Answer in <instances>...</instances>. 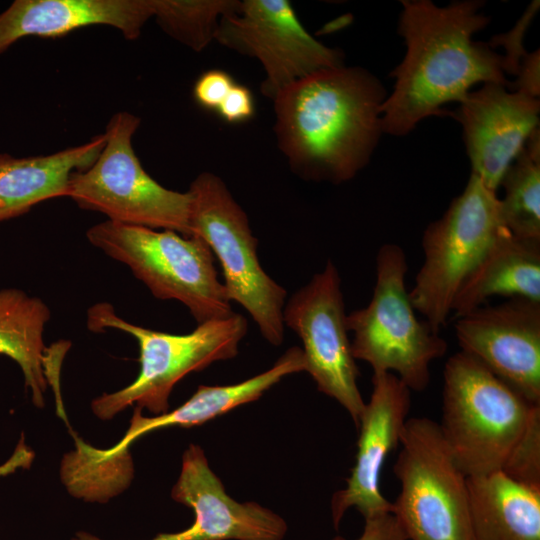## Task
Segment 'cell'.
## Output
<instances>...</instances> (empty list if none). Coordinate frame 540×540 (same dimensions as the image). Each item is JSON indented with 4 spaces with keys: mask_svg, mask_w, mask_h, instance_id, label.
<instances>
[{
    "mask_svg": "<svg viewBox=\"0 0 540 540\" xmlns=\"http://www.w3.org/2000/svg\"><path fill=\"white\" fill-rule=\"evenodd\" d=\"M171 497L193 509L194 521L184 530L151 540H282L288 530L286 521L272 510L231 498L198 445L185 450ZM71 540L103 539L79 531Z\"/></svg>",
    "mask_w": 540,
    "mask_h": 540,
    "instance_id": "14",
    "label": "cell"
},
{
    "mask_svg": "<svg viewBox=\"0 0 540 540\" xmlns=\"http://www.w3.org/2000/svg\"><path fill=\"white\" fill-rule=\"evenodd\" d=\"M215 39L260 61L261 91L272 100L310 74L344 65L343 54L311 36L287 0L239 1L221 18Z\"/></svg>",
    "mask_w": 540,
    "mask_h": 540,
    "instance_id": "12",
    "label": "cell"
},
{
    "mask_svg": "<svg viewBox=\"0 0 540 540\" xmlns=\"http://www.w3.org/2000/svg\"><path fill=\"white\" fill-rule=\"evenodd\" d=\"M153 14L154 0H16L0 13V54L24 37H62L92 25L135 40Z\"/></svg>",
    "mask_w": 540,
    "mask_h": 540,
    "instance_id": "17",
    "label": "cell"
},
{
    "mask_svg": "<svg viewBox=\"0 0 540 540\" xmlns=\"http://www.w3.org/2000/svg\"><path fill=\"white\" fill-rule=\"evenodd\" d=\"M237 0H154V14L160 28L173 39L200 52L215 39L221 18L231 12Z\"/></svg>",
    "mask_w": 540,
    "mask_h": 540,
    "instance_id": "24",
    "label": "cell"
},
{
    "mask_svg": "<svg viewBox=\"0 0 540 540\" xmlns=\"http://www.w3.org/2000/svg\"><path fill=\"white\" fill-rule=\"evenodd\" d=\"M471 540H540V489L503 472L467 477Z\"/></svg>",
    "mask_w": 540,
    "mask_h": 540,
    "instance_id": "21",
    "label": "cell"
},
{
    "mask_svg": "<svg viewBox=\"0 0 540 540\" xmlns=\"http://www.w3.org/2000/svg\"><path fill=\"white\" fill-rule=\"evenodd\" d=\"M373 390L359 420L355 465L345 488L331 500L334 527L355 507L364 517L392 512L380 491V474L387 456L398 446L411 405V390L393 373L373 374Z\"/></svg>",
    "mask_w": 540,
    "mask_h": 540,
    "instance_id": "16",
    "label": "cell"
},
{
    "mask_svg": "<svg viewBox=\"0 0 540 540\" xmlns=\"http://www.w3.org/2000/svg\"><path fill=\"white\" fill-rule=\"evenodd\" d=\"M341 279L328 261L322 272L297 290L283 308V323L302 340L308 372L317 389L347 410L356 426L365 408L357 385Z\"/></svg>",
    "mask_w": 540,
    "mask_h": 540,
    "instance_id": "11",
    "label": "cell"
},
{
    "mask_svg": "<svg viewBox=\"0 0 540 540\" xmlns=\"http://www.w3.org/2000/svg\"><path fill=\"white\" fill-rule=\"evenodd\" d=\"M140 122L126 111L110 118L104 147L90 167L72 173L67 197L112 222L190 236V194L159 184L135 153L132 139Z\"/></svg>",
    "mask_w": 540,
    "mask_h": 540,
    "instance_id": "7",
    "label": "cell"
},
{
    "mask_svg": "<svg viewBox=\"0 0 540 540\" xmlns=\"http://www.w3.org/2000/svg\"><path fill=\"white\" fill-rule=\"evenodd\" d=\"M500 212L505 228L519 239L540 241V131L534 130L504 173Z\"/></svg>",
    "mask_w": 540,
    "mask_h": 540,
    "instance_id": "23",
    "label": "cell"
},
{
    "mask_svg": "<svg viewBox=\"0 0 540 540\" xmlns=\"http://www.w3.org/2000/svg\"><path fill=\"white\" fill-rule=\"evenodd\" d=\"M333 540H346L341 536ZM358 540H408L407 534L392 513H384L365 520Z\"/></svg>",
    "mask_w": 540,
    "mask_h": 540,
    "instance_id": "29",
    "label": "cell"
},
{
    "mask_svg": "<svg viewBox=\"0 0 540 540\" xmlns=\"http://www.w3.org/2000/svg\"><path fill=\"white\" fill-rule=\"evenodd\" d=\"M381 82L344 65L310 74L274 99L275 134L291 169L305 180L334 184L365 167L383 133Z\"/></svg>",
    "mask_w": 540,
    "mask_h": 540,
    "instance_id": "2",
    "label": "cell"
},
{
    "mask_svg": "<svg viewBox=\"0 0 540 540\" xmlns=\"http://www.w3.org/2000/svg\"><path fill=\"white\" fill-rule=\"evenodd\" d=\"M105 144L104 133L53 154L14 157L0 154V222L33 206L67 197L72 173L90 167Z\"/></svg>",
    "mask_w": 540,
    "mask_h": 540,
    "instance_id": "19",
    "label": "cell"
},
{
    "mask_svg": "<svg viewBox=\"0 0 540 540\" xmlns=\"http://www.w3.org/2000/svg\"><path fill=\"white\" fill-rule=\"evenodd\" d=\"M394 465L401 490L392 514L408 540H471L467 477L457 466L440 426L407 419Z\"/></svg>",
    "mask_w": 540,
    "mask_h": 540,
    "instance_id": "10",
    "label": "cell"
},
{
    "mask_svg": "<svg viewBox=\"0 0 540 540\" xmlns=\"http://www.w3.org/2000/svg\"><path fill=\"white\" fill-rule=\"evenodd\" d=\"M233 85V78L227 72L211 69L198 77L193 87V96L201 107L217 111Z\"/></svg>",
    "mask_w": 540,
    "mask_h": 540,
    "instance_id": "27",
    "label": "cell"
},
{
    "mask_svg": "<svg viewBox=\"0 0 540 540\" xmlns=\"http://www.w3.org/2000/svg\"><path fill=\"white\" fill-rule=\"evenodd\" d=\"M494 296L540 302V241L502 233L460 285L451 311L460 317Z\"/></svg>",
    "mask_w": 540,
    "mask_h": 540,
    "instance_id": "20",
    "label": "cell"
},
{
    "mask_svg": "<svg viewBox=\"0 0 540 540\" xmlns=\"http://www.w3.org/2000/svg\"><path fill=\"white\" fill-rule=\"evenodd\" d=\"M502 472L513 480L540 489V417L532 422Z\"/></svg>",
    "mask_w": 540,
    "mask_h": 540,
    "instance_id": "25",
    "label": "cell"
},
{
    "mask_svg": "<svg viewBox=\"0 0 540 540\" xmlns=\"http://www.w3.org/2000/svg\"><path fill=\"white\" fill-rule=\"evenodd\" d=\"M507 88L501 83H483L450 114L462 126L471 173L496 193L504 173L539 123V98Z\"/></svg>",
    "mask_w": 540,
    "mask_h": 540,
    "instance_id": "15",
    "label": "cell"
},
{
    "mask_svg": "<svg viewBox=\"0 0 540 540\" xmlns=\"http://www.w3.org/2000/svg\"><path fill=\"white\" fill-rule=\"evenodd\" d=\"M301 371H306V362L302 349L295 346L289 348L270 369L245 381L224 386H199L184 404L171 412L144 417L142 409L135 406L126 434L116 445L103 449V454L113 460L124 459L130 456L129 446L146 433L169 426L201 425L257 400L283 377Z\"/></svg>",
    "mask_w": 540,
    "mask_h": 540,
    "instance_id": "18",
    "label": "cell"
},
{
    "mask_svg": "<svg viewBox=\"0 0 540 540\" xmlns=\"http://www.w3.org/2000/svg\"><path fill=\"white\" fill-rule=\"evenodd\" d=\"M406 255L397 244H383L376 255V281L369 304L346 316L353 332L354 359L373 374L393 373L411 391L429 384V367L447 351V342L426 320H419L405 286Z\"/></svg>",
    "mask_w": 540,
    "mask_h": 540,
    "instance_id": "6",
    "label": "cell"
},
{
    "mask_svg": "<svg viewBox=\"0 0 540 540\" xmlns=\"http://www.w3.org/2000/svg\"><path fill=\"white\" fill-rule=\"evenodd\" d=\"M189 227L218 259L230 301L240 304L272 345L284 337L286 290L262 268L248 217L221 178L199 174L190 184Z\"/></svg>",
    "mask_w": 540,
    "mask_h": 540,
    "instance_id": "8",
    "label": "cell"
},
{
    "mask_svg": "<svg viewBox=\"0 0 540 540\" xmlns=\"http://www.w3.org/2000/svg\"><path fill=\"white\" fill-rule=\"evenodd\" d=\"M87 327L93 332H126L139 346L140 370L136 379L123 389L103 393L91 403L98 418L109 420L131 405L155 415L168 412L169 396L176 383L213 362L234 358L248 323L243 315L234 312L198 324L188 334L176 335L130 323L119 317L111 304L101 302L88 310Z\"/></svg>",
    "mask_w": 540,
    "mask_h": 540,
    "instance_id": "4",
    "label": "cell"
},
{
    "mask_svg": "<svg viewBox=\"0 0 540 540\" xmlns=\"http://www.w3.org/2000/svg\"><path fill=\"white\" fill-rule=\"evenodd\" d=\"M14 469L12 463L9 461L4 466L0 467V475L5 474L6 472H9L10 470Z\"/></svg>",
    "mask_w": 540,
    "mask_h": 540,
    "instance_id": "31",
    "label": "cell"
},
{
    "mask_svg": "<svg viewBox=\"0 0 540 540\" xmlns=\"http://www.w3.org/2000/svg\"><path fill=\"white\" fill-rule=\"evenodd\" d=\"M538 8L539 1H534L512 30L492 39L490 47L501 45L506 49V54L503 56L504 72L517 75L521 62L528 54L522 43L524 33Z\"/></svg>",
    "mask_w": 540,
    "mask_h": 540,
    "instance_id": "26",
    "label": "cell"
},
{
    "mask_svg": "<svg viewBox=\"0 0 540 540\" xmlns=\"http://www.w3.org/2000/svg\"><path fill=\"white\" fill-rule=\"evenodd\" d=\"M51 316L38 297L20 289L0 290V354L13 359L21 368L33 404L45 405L48 380L45 372L47 348L44 329Z\"/></svg>",
    "mask_w": 540,
    "mask_h": 540,
    "instance_id": "22",
    "label": "cell"
},
{
    "mask_svg": "<svg viewBox=\"0 0 540 540\" xmlns=\"http://www.w3.org/2000/svg\"><path fill=\"white\" fill-rule=\"evenodd\" d=\"M217 112L228 123L244 122L251 118L255 112V106L249 88L234 83Z\"/></svg>",
    "mask_w": 540,
    "mask_h": 540,
    "instance_id": "28",
    "label": "cell"
},
{
    "mask_svg": "<svg viewBox=\"0 0 540 540\" xmlns=\"http://www.w3.org/2000/svg\"><path fill=\"white\" fill-rule=\"evenodd\" d=\"M454 330L462 352L540 405V302L482 305L457 317Z\"/></svg>",
    "mask_w": 540,
    "mask_h": 540,
    "instance_id": "13",
    "label": "cell"
},
{
    "mask_svg": "<svg viewBox=\"0 0 540 540\" xmlns=\"http://www.w3.org/2000/svg\"><path fill=\"white\" fill-rule=\"evenodd\" d=\"M540 58L539 50L528 53L521 62L517 79L511 83L512 90L523 91L533 97L539 98L540 91Z\"/></svg>",
    "mask_w": 540,
    "mask_h": 540,
    "instance_id": "30",
    "label": "cell"
},
{
    "mask_svg": "<svg viewBox=\"0 0 540 540\" xmlns=\"http://www.w3.org/2000/svg\"><path fill=\"white\" fill-rule=\"evenodd\" d=\"M500 198L471 173L464 191L425 229L424 260L409 291L416 312L440 332L465 278L505 231Z\"/></svg>",
    "mask_w": 540,
    "mask_h": 540,
    "instance_id": "9",
    "label": "cell"
},
{
    "mask_svg": "<svg viewBox=\"0 0 540 540\" xmlns=\"http://www.w3.org/2000/svg\"><path fill=\"white\" fill-rule=\"evenodd\" d=\"M540 405L524 398L478 360L460 351L444 368V440L466 477L502 472Z\"/></svg>",
    "mask_w": 540,
    "mask_h": 540,
    "instance_id": "3",
    "label": "cell"
},
{
    "mask_svg": "<svg viewBox=\"0 0 540 540\" xmlns=\"http://www.w3.org/2000/svg\"><path fill=\"white\" fill-rule=\"evenodd\" d=\"M86 237L126 265L153 296L185 305L198 324L234 313L214 255L201 237L109 220L90 227Z\"/></svg>",
    "mask_w": 540,
    "mask_h": 540,
    "instance_id": "5",
    "label": "cell"
},
{
    "mask_svg": "<svg viewBox=\"0 0 540 540\" xmlns=\"http://www.w3.org/2000/svg\"><path fill=\"white\" fill-rule=\"evenodd\" d=\"M398 30L406 53L392 71L393 92L382 104L383 132L403 136L430 116L450 115L442 106L461 102L476 83L509 86L503 56L472 36L489 22L481 1L439 7L429 0H402Z\"/></svg>",
    "mask_w": 540,
    "mask_h": 540,
    "instance_id": "1",
    "label": "cell"
}]
</instances>
